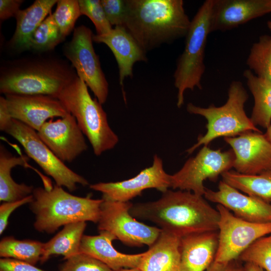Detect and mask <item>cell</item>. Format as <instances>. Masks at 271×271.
I'll use <instances>...</instances> for the list:
<instances>
[{"label":"cell","mask_w":271,"mask_h":271,"mask_svg":"<svg viewBox=\"0 0 271 271\" xmlns=\"http://www.w3.org/2000/svg\"><path fill=\"white\" fill-rule=\"evenodd\" d=\"M129 212L133 217L152 222L180 238L218 230L217 209L202 196L190 191L168 190L156 201L132 204Z\"/></svg>","instance_id":"1"},{"label":"cell","mask_w":271,"mask_h":271,"mask_svg":"<svg viewBox=\"0 0 271 271\" xmlns=\"http://www.w3.org/2000/svg\"><path fill=\"white\" fill-rule=\"evenodd\" d=\"M123 27L147 52L186 37L191 21L182 0H125Z\"/></svg>","instance_id":"2"},{"label":"cell","mask_w":271,"mask_h":271,"mask_svg":"<svg viewBox=\"0 0 271 271\" xmlns=\"http://www.w3.org/2000/svg\"><path fill=\"white\" fill-rule=\"evenodd\" d=\"M30 209L35 215V229L53 233L60 227L80 221L97 223L103 200L72 195L55 184L34 188Z\"/></svg>","instance_id":"3"},{"label":"cell","mask_w":271,"mask_h":271,"mask_svg":"<svg viewBox=\"0 0 271 271\" xmlns=\"http://www.w3.org/2000/svg\"><path fill=\"white\" fill-rule=\"evenodd\" d=\"M57 98L75 118L95 156L115 147L118 138L109 126L102 104L96 98L91 97L81 78L77 76L63 88Z\"/></svg>","instance_id":"4"},{"label":"cell","mask_w":271,"mask_h":271,"mask_svg":"<svg viewBox=\"0 0 271 271\" xmlns=\"http://www.w3.org/2000/svg\"><path fill=\"white\" fill-rule=\"evenodd\" d=\"M77 76L70 67L59 61L23 62L2 73L0 92L5 95L42 94L57 98L63 88Z\"/></svg>","instance_id":"5"},{"label":"cell","mask_w":271,"mask_h":271,"mask_svg":"<svg viewBox=\"0 0 271 271\" xmlns=\"http://www.w3.org/2000/svg\"><path fill=\"white\" fill-rule=\"evenodd\" d=\"M248 98V94L242 83L233 81L228 89L227 100L223 105L216 106L211 104L208 107H202L188 103V112L203 116L207 123L206 133L200 135L197 142L186 152L191 154L200 146H208L219 137H235L247 131L261 132L245 113L244 104Z\"/></svg>","instance_id":"6"},{"label":"cell","mask_w":271,"mask_h":271,"mask_svg":"<svg viewBox=\"0 0 271 271\" xmlns=\"http://www.w3.org/2000/svg\"><path fill=\"white\" fill-rule=\"evenodd\" d=\"M212 0L205 1L198 9L186 36L184 51L177 61L174 73V85L178 90L177 105L184 102L186 90L202 89L201 79L205 70V51L210 32V16Z\"/></svg>","instance_id":"7"},{"label":"cell","mask_w":271,"mask_h":271,"mask_svg":"<svg viewBox=\"0 0 271 271\" xmlns=\"http://www.w3.org/2000/svg\"><path fill=\"white\" fill-rule=\"evenodd\" d=\"M0 129L18 141L27 156L51 177L57 185L73 192L77 189V184L83 186L89 184L85 178L70 169L55 155L35 130L12 117L0 123Z\"/></svg>","instance_id":"8"},{"label":"cell","mask_w":271,"mask_h":271,"mask_svg":"<svg viewBox=\"0 0 271 271\" xmlns=\"http://www.w3.org/2000/svg\"><path fill=\"white\" fill-rule=\"evenodd\" d=\"M234 160L231 149L222 151L204 146L179 171L171 175V187L203 196L206 190L204 182L216 181L219 175L233 167Z\"/></svg>","instance_id":"9"},{"label":"cell","mask_w":271,"mask_h":271,"mask_svg":"<svg viewBox=\"0 0 271 271\" xmlns=\"http://www.w3.org/2000/svg\"><path fill=\"white\" fill-rule=\"evenodd\" d=\"M219 213L218 246L214 261L228 262L239 255L254 241L271 234V222H249L235 216L221 205L217 204Z\"/></svg>","instance_id":"10"},{"label":"cell","mask_w":271,"mask_h":271,"mask_svg":"<svg viewBox=\"0 0 271 271\" xmlns=\"http://www.w3.org/2000/svg\"><path fill=\"white\" fill-rule=\"evenodd\" d=\"M92 31L84 25L74 29L64 54L76 70L77 76L90 88L98 101L103 104L108 94V84L93 46Z\"/></svg>","instance_id":"11"},{"label":"cell","mask_w":271,"mask_h":271,"mask_svg":"<svg viewBox=\"0 0 271 271\" xmlns=\"http://www.w3.org/2000/svg\"><path fill=\"white\" fill-rule=\"evenodd\" d=\"M132 204L128 202L103 201L100 206L98 229L106 231L125 245L151 246L162 229L138 221L130 213Z\"/></svg>","instance_id":"12"},{"label":"cell","mask_w":271,"mask_h":271,"mask_svg":"<svg viewBox=\"0 0 271 271\" xmlns=\"http://www.w3.org/2000/svg\"><path fill=\"white\" fill-rule=\"evenodd\" d=\"M91 189L102 194L105 201L128 202L148 189H156L162 193L171 187V175L164 169L162 160L157 155L151 166L142 170L130 179L115 182L91 184Z\"/></svg>","instance_id":"13"},{"label":"cell","mask_w":271,"mask_h":271,"mask_svg":"<svg viewBox=\"0 0 271 271\" xmlns=\"http://www.w3.org/2000/svg\"><path fill=\"white\" fill-rule=\"evenodd\" d=\"M42 141L64 163H70L88 148L84 135L71 114L47 121L37 131Z\"/></svg>","instance_id":"14"},{"label":"cell","mask_w":271,"mask_h":271,"mask_svg":"<svg viewBox=\"0 0 271 271\" xmlns=\"http://www.w3.org/2000/svg\"><path fill=\"white\" fill-rule=\"evenodd\" d=\"M11 117L38 131L48 119L70 114L60 100L50 95H5Z\"/></svg>","instance_id":"15"},{"label":"cell","mask_w":271,"mask_h":271,"mask_svg":"<svg viewBox=\"0 0 271 271\" xmlns=\"http://www.w3.org/2000/svg\"><path fill=\"white\" fill-rule=\"evenodd\" d=\"M224 141L234 153L235 171L255 175L271 169V143L264 134L247 131Z\"/></svg>","instance_id":"16"},{"label":"cell","mask_w":271,"mask_h":271,"mask_svg":"<svg viewBox=\"0 0 271 271\" xmlns=\"http://www.w3.org/2000/svg\"><path fill=\"white\" fill-rule=\"evenodd\" d=\"M204 196L243 220L258 223L271 222V203L245 195L223 180L219 182L217 191L206 188Z\"/></svg>","instance_id":"17"},{"label":"cell","mask_w":271,"mask_h":271,"mask_svg":"<svg viewBox=\"0 0 271 271\" xmlns=\"http://www.w3.org/2000/svg\"><path fill=\"white\" fill-rule=\"evenodd\" d=\"M271 13V0H212L210 32L225 31Z\"/></svg>","instance_id":"18"},{"label":"cell","mask_w":271,"mask_h":271,"mask_svg":"<svg viewBox=\"0 0 271 271\" xmlns=\"http://www.w3.org/2000/svg\"><path fill=\"white\" fill-rule=\"evenodd\" d=\"M93 41L105 44L113 53L118 65L121 86L126 77L132 76L134 64L147 61L146 52L123 26H115L105 34H93Z\"/></svg>","instance_id":"19"},{"label":"cell","mask_w":271,"mask_h":271,"mask_svg":"<svg viewBox=\"0 0 271 271\" xmlns=\"http://www.w3.org/2000/svg\"><path fill=\"white\" fill-rule=\"evenodd\" d=\"M218 231L189 234L180 238V261L177 271H205L214 261Z\"/></svg>","instance_id":"20"},{"label":"cell","mask_w":271,"mask_h":271,"mask_svg":"<svg viewBox=\"0 0 271 271\" xmlns=\"http://www.w3.org/2000/svg\"><path fill=\"white\" fill-rule=\"evenodd\" d=\"M116 237L106 231H100L97 235H83L79 253L91 256L107 265L112 270L125 268H138L144 252L128 254L120 252L112 245Z\"/></svg>","instance_id":"21"},{"label":"cell","mask_w":271,"mask_h":271,"mask_svg":"<svg viewBox=\"0 0 271 271\" xmlns=\"http://www.w3.org/2000/svg\"><path fill=\"white\" fill-rule=\"evenodd\" d=\"M180 245L179 237L162 229L155 242L144 252L138 268L141 271H177Z\"/></svg>","instance_id":"22"},{"label":"cell","mask_w":271,"mask_h":271,"mask_svg":"<svg viewBox=\"0 0 271 271\" xmlns=\"http://www.w3.org/2000/svg\"><path fill=\"white\" fill-rule=\"evenodd\" d=\"M57 0H36L26 9L20 10L15 18L17 25L11 44L19 50H30L32 36L51 13Z\"/></svg>","instance_id":"23"},{"label":"cell","mask_w":271,"mask_h":271,"mask_svg":"<svg viewBox=\"0 0 271 271\" xmlns=\"http://www.w3.org/2000/svg\"><path fill=\"white\" fill-rule=\"evenodd\" d=\"M29 158L10 154L3 145L0 147V201L3 202L20 200L32 194L34 188L16 183L11 176L12 169L17 166L27 167Z\"/></svg>","instance_id":"24"},{"label":"cell","mask_w":271,"mask_h":271,"mask_svg":"<svg viewBox=\"0 0 271 271\" xmlns=\"http://www.w3.org/2000/svg\"><path fill=\"white\" fill-rule=\"evenodd\" d=\"M85 221L70 223L52 238L43 244L40 261H46L53 255H62L65 259L79 253V247L86 228Z\"/></svg>","instance_id":"25"},{"label":"cell","mask_w":271,"mask_h":271,"mask_svg":"<svg viewBox=\"0 0 271 271\" xmlns=\"http://www.w3.org/2000/svg\"><path fill=\"white\" fill-rule=\"evenodd\" d=\"M243 75L254 100L250 118L256 126L266 129L271 124V82L257 77L249 69L245 70Z\"/></svg>","instance_id":"26"},{"label":"cell","mask_w":271,"mask_h":271,"mask_svg":"<svg viewBox=\"0 0 271 271\" xmlns=\"http://www.w3.org/2000/svg\"><path fill=\"white\" fill-rule=\"evenodd\" d=\"M221 176L224 182L239 191L271 203V169L255 175L228 170Z\"/></svg>","instance_id":"27"},{"label":"cell","mask_w":271,"mask_h":271,"mask_svg":"<svg viewBox=\"0 0 271 271\" xmlns=\"http://www.w3.org/2000/svg\"><path fill=\"white\" fill-rule=\"evenodd\" d=\"M43 244L34 240H19L13 236L5 237L0 242V256L35 265L40 261Z\"/></svg>","instance_id":"28"},{"label":"cell","mask_w":271,"mask_h":271,"mask_svg":"<svg viewBox=\"0 0 271 271\" xmlns=\"http://www.w3.org/2000/svg\"><path fill=\"white\" fill-rule=\"evenodd\" d=\"M246 64L256 76L271 82L270 35L261 36L252 45Z\"/></svg>","instance_id":"29"},{"label":"cell","mask_w":271,"mask_h":271,"mask_svg":"<svg viewBox=\"0 0 271 271\" xmlns=\"http://www.w3.org/2000/svg\"><path fill=\"white\" fill-rule=\"evenodd\" d=\"M53 14L50 13L33 34L30 50L46 51L53 49L64 40Z\"/></svg>","instance_id":"30"},{"label":"cell","mask_w":271,"mask_h":271,"mask_svg":"<svg viewBox=\"0 0 271 271\" xmlns=\"http://www.w3.org/2000/svg\"><path fill=\"white\" fill-rule=\"evenodd\" d=\"M241 262L255 264L265 271H271V234L251 243L239 256Z\"/></svg>","instance_id":"31"},{"label":"cell","mask_w":271,"mask_h":271,"mask_svg":"<svg viewBox=\"0 0 271 271\" xmlns=\"http://www.w3.org/2000/svg\"><path fill=\"white\" fill-rule=\"evenodd\" d=\"M81 15L77 0H59L54 19L62 37L65 39L73 30L76 21Z\"/></svg>","instance_id":"32"},{"label":"cell","mask_w":271,"mask_h":271,"mask_svg":"<svg viewBox=\"0 0 271 271\" xmlns=\"http://www.w3.org/2000/svg\"><path fill=\"white\" fill-rule=\"evenodd\" d=\"M81 15L87 16L94 24L97 35L109 32L112 26L105 16L101 1L78 0Z\"/></svg>","instance_id":"33"},{"label":"cell","mask_w":271,"mask_h":271,"mask_svg":"<svg viewBox=\"0 0 271 271\" xmlns=\"http://www.w3.org/2000/svg\"><path fill=\"white\" fill-rule=\"evenodd\" d=\"M66 260L60 271H113L101 261L83 253Z\"/></svg>","instance_id":"34"},{"label":"cell","mask_w":271,"mask_h":271,"mask_svg":"<svg viewBox=\"0 0 271 271\" xmlns=\"http://www.w3.org/2000/svg\"><path fill=\"white\" fill-rule=\"evenodd\" d=\"M101 3L110 25L123 26L126 12L125 0H101Z\"/></svg>","instance_id":"35"},{"label":"cell","mask_w":271,"mask_h":271,"mask_svg":"<svg viewBox=\"0 0 271 271\" xmlns=\"http://www.w3.org/2000/svg\"><path fill=\"white\" fill-rule=\"evenodd\" d=\"M33 199L32 194L24 199L11 202H5L0 206V234L7 228L9 217L17 208L27 203H30Z\"/></svg>","instance_id":"36"},{"label":"cell","mask_w":271,"mask_h":271,"mask_svg":"<svg viewBox=\"0 0 271 271\" xmlns=\"http://www.w3.org/2000/svg\"><path fill=\"white\" fill-rule=\"evenodd\" d=\"M0 271H45L26 262L10 258L0 259Z\"/></svg>","instance_id":"37"},{"label":"cell","mask_w":271,"mask_h":271,"mask_svg":"<svg viewBox=\"0 0 271 271\" xmlns=\"http://www.w3.org/2000/svg\"><path fill=\"white\" fill-rule=\"evenodd\" d=\"M22 0H1L0 1V19L1 21L7 20L12 17H16L23 3Z\"/></svg>","instance_id":"38"},{"label":"cell","mask_w":271,"mask_h":271,"mask_svg":"<svg viewBox=\"0 0 271 271\" xmlns=\"http://www.w3.org/2000/svg\"><path fill=\"white\" fill-rule=\"evenodd\" d=\"M206 271H244V266L238 259L228 262L214 261Z\"/></svg>","instance_id":"39"},{"label":"cell","mask_w":271,"mask_h":271,"mask_svg":"<svg viewBox=\"0 0 271 271\" xmlns=\"http://www.w3.org/2000/svg\"><path fill=\"white\" fill-rule=\"evenodd\" d=\"M243 266L244 271H265L261 267L251 263H245Z\"/></svg>","instance_id":"40"},{"label":"cell","mask_w":271,"mask_h":271,"mask_svg":"<svg viewBox=\"0 0 271 271\" xmlns=\"http://www.w3.org/2000/svg\"><path fill=\"white\" fill-rule=\"evenodd\" d=\"M267 140L271 143V124L266 128L264 134Z\"/></svg>","instance_id":"41"},{"label":"cell","mask_w":271,"mask_h":271,"mask_svg":"<svg viewBox=\"0 0 271 271\" xmlns=\"http://www.w3.org/2000/svg\"><path fill=\"white\" fill-rule=\"evenodd\" d=\"M114 271H141L139 268H125Z\"/></svg>","instance_id":"42"},{"label":"cell","mask_w":271,"mask_h":271,"mask_svg":"<svg viewBox=\"0 0 271 271\" xmlns=\"http://www.w3.org/2000/svg\"><path fill=\"white\" fill-rule=\"evenodd\" d=\"M267 28L270 30V31L271 32V21H267Z\"/></svg>","instance_id":"43"}]
</instances>
